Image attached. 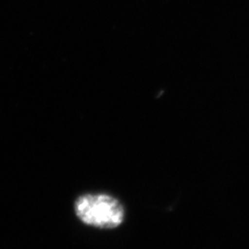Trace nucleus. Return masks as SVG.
Listing matches in <instances>:
<instances>
[{
	"instance_id": "obj_1",
	"label": "nucleus",
	"mask_w": 249,
	"mask_h": 249,
	"mask_svg": "<svg viewBox=\"0 0 249 249\" xmlns=\"http://www.w3.org/2000/svg\"><path fill=\"white\" fill-rule=\"evenodd\" d=\"M74 210L82 223L97 229H115L124 220L122 202L106 193L82 194L76 199Z\"/></svg>"
}]
</instances>
